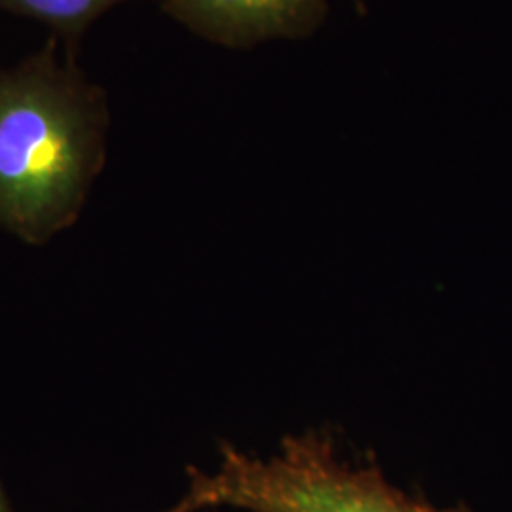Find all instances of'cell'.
<instances>
[{
	"mask_svg": "<svg viewBox=\"0 0 512 512\" xmlns=\"http://www.w3.org/2000/svg\"><path fill=\"white\" fill-rule=\"evenodd\" d=\"M186 494L164 512H471L437 509L389 484L378 467H349L332 442L308 433L285 439L279 454L260 459L230 444L215 473L188 469Z\"/></svg>",
	"mask_w": 512,
	"mask_h": 512,
	"instance_id": "cell-2",
	"label": "cell"
},
{
	"mask_svg": "<svg viewBox=\"0 0 512 512\" xmlns=\"http://www.w3.org/2000/svg\"><path fill=\"white\" fill-rule=\"evenodd\" d=\"M59 48L0 67V228L29 245L73 226L107 160V92Z\"/></svg>",
	"mask_w": 512,
	"mask_h": 512,
	"instance_id": "cell-1",
	"label": "cell"
},
{
	"mask_svg": "<svg viewBox=\"0 0 512 512\" xmlns=\"http://www.w3.org/2000/svg\"><path fill=\"white\" fill-rule=\"evenodd\" d=\"M160 4L190 33L226 48L310 37L329 14L327 0H160Z\"/></svg>",
	"mask_w": 512,
	"mask_h": 512,
	"instance_id": "cell-3",
	"label": "cell"
},
{
	"mask_svg": "<svg viewBox=\"0 0 512 512\" xmlns=\"http://www.w3.org/2000/svg\"><path fill=\"white\" fill-rule=\"evenodd\" d=\"M0 512H12V509H10V503H8V497L4 494L2 486H0Z\"/></svg>",
	"mask_w": 512,
	"mask_h": 512,
	"instance_id": "cell-5",
	"label": "cell"
},
{
	"mask_svg": "<svg viewBox=\"0 0 512 512\" xmlns=\"http://www.w3.org/2000/svg\"><path fill=\"white\" fill-rule=\"evenodd\" d=\"M128 0H0V12L44 23L65 54L76 57L93 21Z\"/></svg>",
	"mask_w": 512,
	"mask_h": 512,
	"instance_id": "cell-4",
	"label": "cell"
}]
</instances>
